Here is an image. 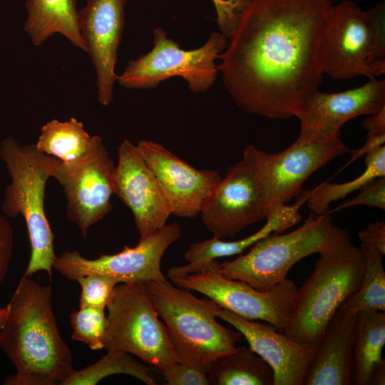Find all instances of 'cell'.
Masks as SVG:
<instances>
[{
    "instance_id": "6da1fadb",
    "label": "cell",
    "mask_w": 385,
    "mask_h": 385,
    "mask_svg": "<svg viewBox=\"0 0 385 385\" xmlns=\"http://www.w3.org/2000/svg\"><path fill=\"white\" fill-rule=\"evenodd\" d=\"M216 21L227 43L217 65L225 89L244 111L295 116L323 78L321 31L332 0H217Z\"/></svg>"
},
{
    "instance_id": "7a4b0ae2",
    "label": "cell",
    "mask_w": 385,
    "mask_h": 385,
    "mask_svg": "<svg viewBox=\"0 0 385 385\" xmlns=\"http://www.w3.org/2000/svg\"><path fill=\"white\" fill-rule=\"evenodd\" d=\"M6 307L0 348L16 372L4 384L62 385L75 369L57 327L51 286L24 274Z\"/></svg>"
},
{
    "instance_id": "3957f363",
    "label": "cell",
    "mask_w": 385,
    "mask_h": 385,
    "mask_svg": "<svg viewBox=\"0 0 385 385\" xmlns=\"http://www.w3.org/2000/svg\"><path fill=\"white\" fill-rule=\"evenodd\" d=\"M163 319L177 362L207 374L212 363L236 348L242 335L216 320L219 305L162 277L144 282Z\"/></svg>"
},
{
    "instance_id": "277c9868",
    "label": "cell",
    "mask_w": 385,
    "mask_h": 385,
    "mask_svg": "<svg viewBox=\"0 0 385 385\" xmlns=\"http://www.w3.org/2000/svg\"><path fill=\"white\" fill-rule=\"evenodd\" d=\"M0 158L11 176L4 192L3 212L10 217L21 215L28 230L31 254L24 274L31 277L44 271L51 277L56 255L44 197L56 158L39 151L35 144L22 145L11 137L1 142Z\"/></svg>"
},
{
    "instance_id": "5b68a950",
    "label": "cell",
    "mask_w": 385,
    "mask_h": 385,
    "mask_svg": "<svg viewBox=\"0 0 385 385\" xmlns=\"http://www.w3.org/2000/svg\"><path fill=\"white\" fill-rule=\"evenodd\" d=\"M297 289L292 316L282 330L287 337L316 348L341 305L359 288L366 258L351 241L326 249Z\"/></svg>"
},
{
    "instance_id": "8992f818",
    "label": "cell",
    "mask_w": 385,
    "mask_h": 385,
    "mask_svg": "<svg viewBox=\"0 0 385 385\" xmlns=\"http://www.w3.org/2000/svg\"><path fill=\"white\" fill-rule=\"evenodd\" d=\"M347 241L348 232L334 225L329 214L311 213L291 232L272 233L254 244L247 253L220 263L218 272L257 290L268 291L284 281L289 270L302 259Z\"/></svg>"
},
{
    "instance_id": "52a82bcc",
    "label": "cell",
    "mask_w": 385,
    "mask_h": 385,
    "mask_svg": "<svg viewBox=\"0 0 385 385\" xmlns=\"http://www.w3.org/2000/svg\"><path fill=\"white\" fill-rule=\"evenodd\" d=\"M216 260L171 267L168 276L175 286L198 292L221 308L250 320H262L282 331L289 324L297 287L287 278L268 291L226 278Z\"/></svg>"
},
{
    "instance_id": "ba28073f",
    "label": "cell",
    "mask_w": 385,
    "mask_h": 385,
    "mask_svg": "<svg viewBox=\"0 0 385 385\" xmlns=\"http://www.w3.org/2000/svg\"><path fill=\"white\" fill-rule=\"evenodd\" d=\"M106 309L105 349L135 355L162 373L177 362L165 326L144 283H118Z\"/></svg>"
},
{
    "instance_id": "9c48e42d",
    "label": "cell",
    "mask_w": 385,
    "mask_h": 385,
    "mask_svg": "<svg viewBox=\"0 0 385 385\" xmlns=\"http://www.w3.org/2000/svg\"><path fill=\"white\" fill-rule=\"evenodd\" d=\"M153 47L130 61L118 76V84L128 89H149L173 77L183 78L192 93H205L214 85L219 73L215 60L225 48L227 38L218 31L210 34L200 47L185 50L158 27L153 31Z\"/></svg>"
},
{
    "instance_id": "30bf717a",
    "label": "cell",
    "mask_w": 385,
    "mask_h": 385,
    "mask_svg": "<svg viewBox=\"0 0 385 385\" xmlns=\"http://www.w3.org/2000/svg\"><path fill=\"white\" fill-rule=\"evenodd\" d=\"M349 151L339 138L310 143L295 140L286 150L274 153L251 144L244 149L242 160L257 179L267 218L300 195L312 173Z\"/></svg>"
},
{
    "instance_id": "8fae6325",
    "label": "cell",
    "mask_w": 385,
    "mask_h": 385,
    "mask_svg": "<svg viewBox=\"0 0 385 385\" xmlns=\"http://www.w3.org/2000/svg\"><path fill=\"white\" fill-rule=\"evenodd\" d=\"M113 161L101 137L93 135L89 150L81 158L71 163L56 159L51 177L64 192L66 214L86 238L91 227L112 210Z\"/></svg>"
},
{
    "instance_id": "7c38bea8",
    "label": "cell",
    "mask_w": 385,
    "mask_h": 385,
    "mask_svg": "<svg viewBox=\"0 0 385 385\" xmlns=\"http://www.w3.org/2000/svg\"><path fill=\"white\" fill-rule=\"evenodd\" d=\"M374 35L366 11L354 1L332 5L325 18L317 48L321 72L333 79L375 76L370 67Z\"/></svg>"
},
{
    "instance_id": "4fadbf2b",
    "label": "cell",
    "mask_w": 385,
    "mask_h": 385,
    "mask_svg": "<svg viewBox=\"0 0 385 385\" xmlns=\"http://www.w3.org/2000/svg\"><path fill=\"white\" fill-rule=\"evenodd\" d=\"M181 234L180 225L166 224L161 229L140 237L135 247L125 246L116 254H103L91 260L76 250L65 252L56 255L53 268L71 281L98 274L111 277L118 283H144L165 277L160 269L162 257Z\"/></svg>"
},
{
    "instance_id": "5bb4252c",
    "label": "cell",
    "mask_w": 385,
    "mask_h": 385,
    "mask_svg": "<svg viewBox=\"0 0 385 385\" xmlns=\"http://www.w3.org/2000/svg\"><path fill=\"white\" fill-rule=\"evenodd\" d=\"M385 108L384 80L369 79L364 85L339 93H312L295 116L300 121L296 141L310 143L339 138L349 120L376 113Z\"/></svg>"
},
{
    "instance_id": "9a60e30c",
    "label": "cell",
    "mask_w": 385,
    "mask_h": 385,
    "mask_svg": "<svg viewBox=\"0 0 385 385\" xmlns=\"http://www.w3.org/2000/svg\"><path fill=\"white\" fill-rule=\"evenodd\" d=\"M214 237H233L267 218L264 198L255 176L241 160L231 165L200 212Z\"/></svg>"
},
{
    "instance_id": "2e32d148",
    "label": "cell",
    "mask_w": 385,
    "mask_h": 385,
    "mask_svg": "<svg viewBox=\"0 0 385 385\" xmlns=\"http://www.w3.org/2000/svg\"><path fill=\"white\" fill-rule=\"evenodd\" d=\"M136 145L154 174L171 215L185 218L199 215L222 178L219 172L197 169L153 140H140Z\"/></svg>"
},
{
    "instance_id": "e0dca14e",
    "label": "cell",
    "mask_w": 385,
    "mask_h": 385,
    "mask_svg": "<svg viewBox=\"0 0 385 385\" xmlns=\"http://www.w3.org/2000/svg\"><path fill=\"white\" fill-rule=\"evenodd\" d=\"M113 192L132 212L140 237L163 227L171 215L168 203L138 147L124 140L118 147Z\"/></svg>"
},
{
    "instance_id": "ac0fdd59",
    "label": "cell",
    "mask_w": 385,
    "mask_h": 385,
    "mask_svg": "<svg viewBox=\"0 0 385 385\" xmlns=\"http://www.w3.org/2000/svg\"><path fill=\"white\" fill-rule=\"evenodd\" d=\"M127 0H87L78 11L81 34L97 77L98 101L107 106L113 100L118 75L115 67L125 26Z\"/></svg>"
},
{
    "instance_id": "d6986e66",
    "label": "cell",
    "mask_w": 385,
    "mask_h": 385,
    "mask_svg": "<svg viewBox=\"0 0 385 385\" xmlns=\"http://www.w3.org/2000/svg\"><path fill=\"white\" fill-rule=\"evenodd\" d=\"M217 317L240 332L250 348L269 364L274 385H302L314 346L287 337L270 324L245 319L220 306Z\"/></svg>"
},
{
    "instance_id": "ffe728a7",
    "label": "cell",
    "mask_w": 385,
    "mask_h": 385,
    "mask_svg": "<svg viewBox=\"0 0 385 385\" xmlns=\"http://www.w3.org/2000/svg\"><path fill=\"white\" fill-rule=\"evenodd\" d=\"M357 312L340 307L316 346L302 385L352 384V356Z\"/></svg>"
},
{
    "instance_id": "44dd1931",
    "label": "cell",
    "mask_w": 385,
    "mask_h": 385,
    "mask_svg": "<svg viewBox=\"0 0 385 385\" xmlns=\"http://www.w3.org/2000/svg\"><path fill=\"white\" fill-rule=\"evenodd\" d=\"M25 7L28 16L24 31L34 46H41L52 35L60 34L86 52L78 26L76 0H27Z\"/></svg>"
},
{
    "instance_id": "7402d4cb",
    "label": "cell",
    "mask_w": 385,
    "mask_h": 385,
    "mask_svg": "<svg viewBox=\"0 0 385 385\" xmlns=\"http://www.w3.org/2000/svg\"><path fill=\"white\" fill-rule=\"evenodd\" d=\"M295 203L281 206L269 216L265 224L256 232L238 240L223 241L214 237L190 245L184 257L188 263L216 260L220 257L241 255L259 240L272 233H281L299 223L302 219L300 207L306 203L307 195L302 192Z\"/></svg>"
},
{
    "instance_id": "603a6c76",
    "label": "cell",
    "mask_w": 385,
    "mask_h": 385,
    "mask_svg": "<svg viewBox=\"0 0 385 385\" xmlns=\"http://www.w3.org/2000/svg\"><path fill=\"white\" fill-rule=\"evenodd\" d=\"M385 312L359 311L352 356V384L371 385L376 370L385 365Z\"/></svg>"
},
{
    "instance_id": "cb8c5ba5",
    "label": "cell",
    "mask_w": 385,
    "mask_h": 385,
    "mask_svg": "<svg viewBox=\"0 0 385 385\" xmlns=\"http://www.w3.org/2000/svg\"><path fill=\"white\" fill-rule=\"evenodd\" d=\"M210 384L274 385V374L269 364L250 347H236L210 365Z\"/></svg>"
},
{
    "instance_id": "d4e9b609",
    "label": "cell",
    "mask_w": 385,
    "mask_h": 385,
    "mask_svg": "<svg viewBox=\"0 0 385 385\" xmlns=\"http://www.w3.org/2000/svg\"><path fill=\"white\" fill-rule=\"evenodd\" d=\"M93 136L85 130L83 123L75 118L68 120H52L41 128L35 143L36 148L62 162H74L86 155Z\"/></svg>"
},
{
    "instance_id": "484cf974",
    "label": "cell",
    "mask_w": 385,
    "mask_h": 385,
    "mask_svg": "<svg viewBox=\"0 0 385 385\" xmlns=\"http://www.w3.org/2000/svg\"><path fill=\"white\" fill-rule=\"evenodd\" d=\"M364 171L355 179L344 183H332L328 181L309 190L307 207L317 215L328 212L329 205L345 198L374 178L385 177V145H382L366 154Z\"/></svg>"
},
{
    "instance_id": "4316f807",
    "label": "cell",
    "mask_w": 385,
    "mask_h": 385,
    "mask_svg": "<svg viewBox=\"0 0 385 385\" xmlns=\"http://www.w3.org/2000/svg\"><path fill=\"white\" fill-rule=\"evenodd\" d=\"M114 374L133 376L147 385L157 383L150 376V369L135 359L129 353L109 349L96 363L80 370H74L62 385H96Z\"/></svg>"
},
{
    "instance_id": "83f0119b",
    "label": "cell",
    "mask_w": 385,
    "mask_h": 385,
    "mask_svg": "<svg viewBox=\"0 0 385 385\" xmlns=\"http://www.w3.org/2000/svg\"><path fill=\"white\" fill-rule=\"evenodd\" d=\"M365 258V270L359 289L341 307L359 311H385V272L382 257L374 249L361 245Z\"/></svg>"
},
{
    "instance_id": "f1b7e54d",
    "label": "cell",
    "mask_w": 385,
    "mask_h": 385,
    "mask_svg": "<svg viewBox=\"0 0 385 385\" xmlns=\"http://www.w3.org/2000/svg\"><path fill=\"white\" fill-rule=\"evenodd\" d=\"M71 337L86 344L92 350L104 349L106 314L104 308L79 307L70 314Z\"/></svg>"
},
{
    "instance_id": "f546056e",
    "label": "cell",
    "mask_w": 385,
    "mask_h": 385,
    "mask_svg": "<svg viewBox=\"0 0 385 385\" xmlns=\"http://www.w3.org/2000/svg\"><path fill=\"white\" fill-rule=\"evenodd\" d=\"M81 292L79 307L106 308L115 286V279L106 275L91 274L78 277Z\"/></svg>"
},
{
    "instance_id": "4dcf8cb0",
    "label": "cell",
    "mask_w": 385,
    "mask_h": 385,
    "mask_svg": "<svg viewBox=\"0 0 385 385\" xmlns=\"http://www.w3.org/2000/svg\"><path fill=\"white\" fill-rule=\"evenodd\" d=\"M374 35V48L370 67L374 76L385 73V6L384 3L366 11Z\"/></svg>"
},
{
    "instance_id": "1f68e13d",
    "label": "cell",
    "mask_w": 385,
    "mask_h": 385,
    "mask_svg": "<svg viewBox=\"0 0 385 385\" xmlns=\"http://www.w3.org/2000/svg\"><path fill=\"white\" fill-rule=\"evenodd\" d=\"M359 194L338 207L329 210L327 214L356 205H367L385 210V177L369 181L359 190Z\"/></svg>"
},
{
    "instance_id": "d6a6232c",
    "label": "cell",
    "mask_w": 385,
    "mask_h": 385,
    "mask_svg": "<svg viewBox=\"0 0 385 385\" xmlns=\"http://www.w3.org/2000/svg\"><path fill=\"white\" fill-rule=\"evenodd\" d=\"M163 374L168 385L210 384L206 372L187 364L175 362Z\"/></svg>"
},
{
    "instance_id": "836d02e7",
    "label": "cell",
    "mask_w": 385,
    "mask_h": 385,
    "mask_svg": "<svg viewBox=\"0 0 385 385\" xmlns=\"http://www.w3.org/2000/svg\"><path fill=\"white\" fill-rule=\"evenodd\" d=\"M14 248V230L4 217L0 216V283L7 274Z\"/></svg>"
},
{
    "instance_id": "e575fe53",
    "label": "cell",
    "mask_w": 385,
    "mask_h": 385,
    "mask_svg": "<svg viewBox=\"0 0 385 385\" xmlns=\"http://www.w3.org/2000/svg\"><path fill=\"white\" fill-rule=\"evenodd\" d=\"M361 245L369 247L381 256L385 255V222H371L358 234Z\"/></svg>"
},
{
    "instance_id": "d590c367",
    "label": "cell",
    "mask_w": 385,
    "mask_h": 385,
    "mask_svg": "<svg viewBox=\"0 0 385 385\" xmlns=\"http://www.w3.org/2000/svg\"><path fill=\"white\" fill-rule=\"evenodd\" d=\"M385 143V134H375V133H367V138L365 141V143L360 148L356 149L351 153V159L346 163V164L339 171H342L349 165L356 160L357 158L361 157L363 155H366L369 151L384 145Z\"/></svg>"
},
{
    "instance_id": "8d00e7d4",
    "label": "cell",
    "mask_w": 385,
    "mask_h": 385,
    "mask_svg": "<svg viewBox=\"0 0 385 385\" xmlns=\"http://www.w3.org/2000/svg\"><path fill=\"white\" fill-rule=\"evenodd\" d=\"M368 133L376 134H385V108L380 111L369 115L362 123Z\"/></svg>"
},
{
    "instance_id": "74e56055",
    "label": "cell",
    "mask_w": 385,
    "mask_h": 385,
    "mask_svg": "<svg viewBox=\"0 0 385 385\" xmlns=\"http://www.w3.org/2000/svg\"><path fill=\"white\" fill-rule=\"evenodd\" d=\"M6 312H7L6 307H0V343H1V331H2V328H3L4 321L6 319Z\"/></svg>"
},
{
    "instance_id": "f35d334b",
    "label": "cell",
    "mask_w": 385,
    "mask_h": 385,
    "mask_svg": "<svg viewBox=\"0 0 385 385\" xmlns=\"http://www.w3.org/2000/svg\"><path fill=\"white\" fill-rule=\"evenodd\" d=\"M211 1H212V2L213 3V2H215L216 0H211Z\"/></svg>"
}]
</instances>
